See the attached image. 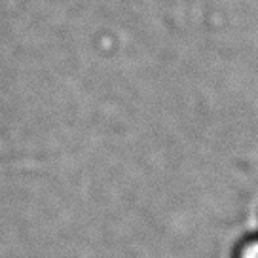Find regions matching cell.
<instances>
[{
	"mask_svg": "<svg viewBox=\"0 0 258 258\" xmlns=\"http://www.w3.org/2000/svg\"><path fill=\"white\" fill-rule=\"evenodd\" d=\"M234 258H258V235L243 239L234 250Z\"/></svg>",
	"mask_w": 258,
	"mask_h": 258,
	"instance_id": "obj_1",
	"label": "cell"
}]
</instances>
